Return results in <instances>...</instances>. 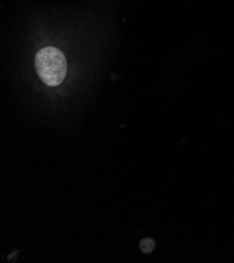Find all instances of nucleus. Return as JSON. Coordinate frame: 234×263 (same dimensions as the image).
Returning a JSON list of instances; mask_svg holds the SVG:
<instances>
[{"label": "nucleus", "mask_w": 234, "mask_h": 263, "mask_svg": "<svg viewBox=\"0 0 234 263\" xmlns=\"http://www.w3.org/2000/svg\"><path fill=\"white\" fill-rule=\"evenodd\" d=\"M38 76L48 86L59 85L65 78L67 64L62 51L53 46L41 48L35 58Z\"/></svg>", "instance_id": "1"}, {"label": "nucleus", "mask_w": 234, "mask_h": 263, "mask_svg": "<svg viewBox=\"0 0 234 263\" xmlns=\"http://www.w3.org/2000/svg\"><path fill=\"white\" fill-rule=\"evenodd\" d=\"M140 249L144 253H150L154 249V241L151 238H144L140 242Z\"/></svg>", "instance_id": "2"}]
</instances>
